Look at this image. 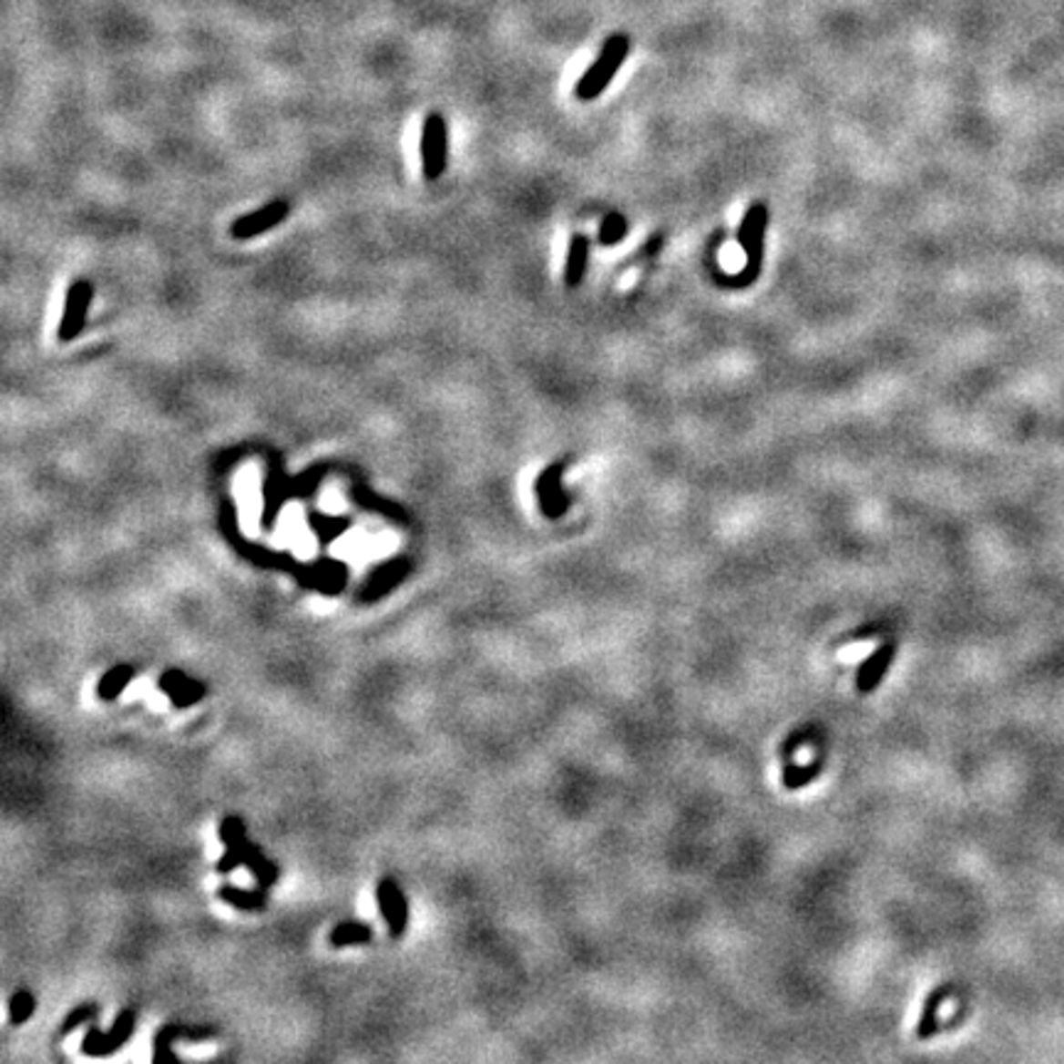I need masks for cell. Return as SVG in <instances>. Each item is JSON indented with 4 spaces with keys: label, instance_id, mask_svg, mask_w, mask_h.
Returning a JSON list of instances; mask_svg holds the SVG:
<instances>
[{
    "label": "cell",
    "instance_id": "obj_12",
    "mask_svg": "<svg viewBox=\"0 0 1064 1064\" xmlns=\"http://www.w3.org/2000/svg\"><path fill=\"white\" fill-rule=\"evenodd\" d=\"M948 996L946 988H939L934 996L929 998V1003H926V1008H924L922 1013V1020H919V1028H916V1038H929V1035H934V1025H936V1013H939V1006L941 1000Z\"/></svg>",
    "mask_w": 1064,
    "mask_h": 1064
},
{
    "label": "cell",
    "instance_id": "obj_11",
    "mask_svg": "<svg viewBox=\"0 0 1064 1064\" xmlns=\"http://www.w3.org/2000/svg\"><path fill=\"white\" fill-rule=\"evenodd\" d=\"M821 766H824L821 759L806 766H786V769H783V786L791 791L801 789L803 783L813 782L815 776H818V772H821Z\"/></svg>",
    "mask_w": 1064,
    "mask_h": 1064
},
{
    "label": "cell",
    "instance_id": "obj_17",
    "mask_svg": "<svg viewBox=\"0 0 1064 1064\" xmlns=\"http://www.w3.org/2000/svg\"><path fill=\"white\" fill-rule=\"evenodd\" d=\"M30 1010H33V998L27 996V993H17V996L13 998V1023L26 1020L27 1015H30Z\"/></svg>",
    "mask_w": 1064,
    "mask_h": 1064
},
{
    "label": "cell",
    "instance_id": "obj_10",
    "mask_svg": "<svg viewBox=\"0 0 1064 1064\" xmlns=\"http://www.w3.org/2000/svg\"><path fill=\"white\" fill-rule=\"evenodd\" d=\"M281 498H283V478H281V474L276 471V466H271V474H269V481H266V507H264V525L266 527L274 523V516H276V510H279V506H281Z\"/></svg>",
    "mask_w": 1064,
    "mask_h": 1064
},
{
    "label": "cell",
    "instance_id": "obj_16",
    "mask_svg": "<svg viewBox=\"0 0 1064 1064\" xmlns=\"http://www.w3.org/2000/svg\"><path fill=\"white\" fill-rule=\"evenodd\" d=\"M325 474V466H318V468H311V471H306V474L301 476V481L296 483V493L299 496H308V493L313 491V486H318V481L323 478Z\"/></svg>",
    "mask_w": 1064,
    "mask_h": 1064
},
{
    "label": "cell",
    "instance_id": "obj_5",
    "mask_svg": "<svg viewBox=\"0 0 1064 1064\" xmlns=\"http://www.w3.org/2000/svg\"><path fill=\"white\" fill-rule=\"evenodd\" d=\"M286 215H289V205H286L283 200H274V202H269L264 208L254 210V212H247V215H241L240 220H234L232 237L234 240H251V237H259V234L274 230L276 225H281L283 220H286Z\"/></svg>",
    "mask_w": 1064,
    "mask_h": 1064
},
{
    "label": "cell",
    "instance_id": "obj_3",
    "mask_svg": "<svg viewBox=\"0 0 1064 1064\" xmlns=\"http://www.w3.org/2000/svg\"><path fill=\"white\" fill-rule=\"evenodd\" d=\"M92 299H94V286L89 281L79 279V281H75L72 286H69V292H66V299H65V311H62V321H59V328H57L59 341L62 343L75 341L77 335L84 331V325H87V313H89V306H92Z\"/></svg>",
    "mask_w": 1064,
    "mask_h": 1064
},
{
    "label": "cell",
    "instance_id": "obj_1",
    "mask_svg": "<svg viewBox=\"0 0 1064 1064\" xmlns=\"http://www.w3.org/2000/svg\"><path fill=\"white\" fill-rule=\"evenodd\" d=\"M629 50H631V40H629V35H624V33L609 35L607 42H604V47H601V52H598L597 62H594V65H591L589 69L584 72L582 79L577 82V89H574L577 99H582V101L597 99L598 94L604 92L609 84H611V79L619 75V69H621V65H624V59H626V55H629Z\"/></svg>",
    "mask_w": 1064,
    "mask_h": 1064
},
{
    "label": "cell",
    "instance_id": "obj_14",
    "mask_svg": "<svg viewBox=\"0 0 1064 1064\" xmlns=\"http://www.w3.org/2000/svg\"><path fill=\"white\" fill-rule=\"evenodd\" d=\"M131 678V670L128 668H117V670H111V673L104 678V682H101V698H114L121 688H124V682Z\"/></svg>",
    "mask_w": 1064,
    "mask_h": 1064
},
{
    "label": "cell",
    "instance_id": "obj_6",
    "mask_svg": "<svg viewBox=\"0 0 1064 1064\" xmlns=\"http://www.w3.org/2000/svg\"><path fill=\"white\" fill-rule=\"evenodd\" d=\"M535 493L540 500L542 513L547 517H559L569 506V500L562 493V464L547 466L535 483Z\"/></svg>",
    "mask_w": 1064,
    "mask_h": 1064
},
{
    "label": "cell",
    "instance_id": "obj_4",
    "mask_svg": "<svg viewBox=\"0 0 1064 1064\" xmlns=\"http://www.w3.org/2000/svg\"><path fill=\"white\" fill-rule=\"evenodd\" d=\"M422 168L426 180H439L446 168V124L439 111L425 118L422 128Z\"/></svg>",
    "mask_w": 1064,
    "mask_h": 1064
},
{
    "label": "cell",
    "instance_id": "obj_13",
    "mask_svg": "<svg viewBox=\"0 0 1064 1064\" xmlns=\"http://www.w3.org/2000/svg\"><path fill=\"white\" fill-rule=\"evenodd\" d=\"M626 232V220L619 212H614V215H609L607 220H604V225H601V244H611V241H619L621 237H624Z\"/></svg>",
    "mask_w": 1064,
    "mask_h": 1064
},
{
    "label": "cell",
    "instance_id": "obj_9",
    "mask_svg": "<svg viewBox=\"0 0 1064 1064\" xmlns=\"http://www.w3.org/2000/svg\"><path fill=\"white\" fill-rule=\"evenodd\" d=\"M380 905H383V915L390 922L392 934H402L407 909H404V899H402L399 890L390 882H383V887H380Z\"/></svg>",
    "mask_w": 1064,
    "mask_h": 1064
},
{
    "label": "cell",
    "instance_id": "obj_2",
    "mask_svg": "<svg viewBox=\"0 0 1064 1064\" xmlns=\"http://www.w3.org/2000/svg\"><path fill=\"white\" fill-rule=\"evenodd\" d=\"M766 225H769V210H766L764 202H754L744 212V220H742L740 227V244L744 254H747V266H744L742 274H737V279H720L724 286L742 289V286L757 281L759 271H762V259H764Z\"/></svg>",
    "mask_w": 1064,
    "mask_h": 1064
},
{
    "label": "cell",
    "instance_id": "obj_15",
    "mask_svg": "<svg viewBox=\"0 0 1064 1064\" xmlns=\"http://www.w3.org/2000/svg\"><path fill=\"white\" fill-rule=\"evenodd\" d=\"M367 936H370V931H367L365 926H360V924H343L341 929L332 934V941H335V944H348V941L367 939Z\"/></svg>",
    "mask_w": 1064,
    "mask_h": 1064
},
{
    "label": "cell",
    "instance_id": "obj_8",
    "mask_svg": "<svg viewBox=\"0 0 1064 1064\" xmlns=\"http://www.w3.org/2000/svg\"><path fill=\"white\" fill-rule=\"evenodd\" d=\"M587 261H589V237L587 234H572L565 264V283L569 289H577L582 283Z\"/></svg>",
    "mask_w": 1064,
    "mask_h": 1064
},
{
    "label": "cell",
    "instance_id": "obj_7",
    "mask_svg": "<svg viewBox=\"0 0 1064 1064\" xmlns=\"http://www.w3.org/2000/svg\"><path fill=\"white\" fill-rule=\"evenodd\" d=\"M895 643H885V646H880V649L875 650L873 656L867 658L863 665H860V670H857V691L863 692V695H867V692L875 691V685L882 680V675L887 673V668H890L892 658H895Z\"/></svg>",
    "mask_w": 1064,
    "mask_h": 1064
}]
</instances>
